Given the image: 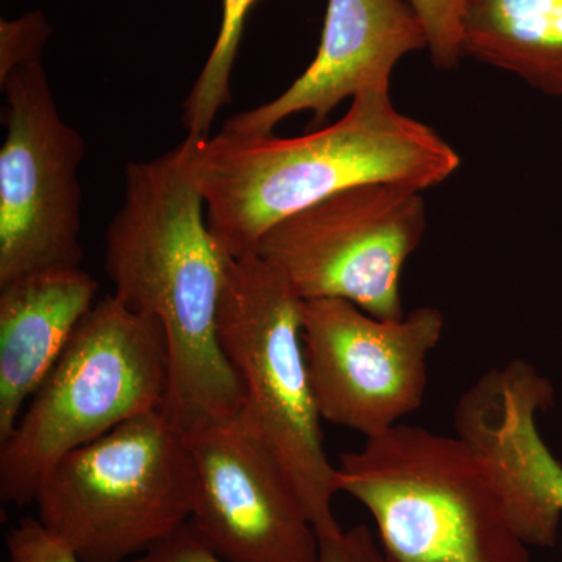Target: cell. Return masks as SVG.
I'll return each mask as SVG.
<instances>
[{
  "instance_id": "cell-13",
  "label": "cell",
  "mask_w": 562,
  "mask_h": 562,
  "mask_svg": "<svg viewBox=\"0 0 562 562\" xmlns=\"http://www.w3.org/2000/svg\"><path fill=\"white\" fill-rule=\"evenodd\" d=\"M99 281L81 268L25 273L0 286V443L98 302Z\"/></svg>"
},
{
  "instance_id": "cell-2",
  "label": "cell",
  "mask_w": 562,
  "mask_h": 562,
  "mask_svg": "<svg viewBox=\"0 0 562 562\" xmlns=\"http://www.w3.org/2000/svg\"><path fill=\"white\" fill-rule=\"evenodd\" d=\"M187 138L206 224L231 258L257 254L273 225L333 194L369 183L430 190L461 166L435 128L395 109L390 88L355 95L341 120L294 138Z\"/></svg>"
},
{
  "instance_id": "cell-17",
  "label": "cell",
  "mask_w": 562,
  "mask_h": 562,
  "mask_svg": "<svg viewBox=\"0 0 562 562\" xmlns=\"http://www.w3.org/2000/svg\"><path fill=\"white\" fill-rule=\"evenodd\" d=\"M50 32V24L40 10L0 21V81L13 70L41 63Z\"/></svg>"
},
{
  "instance_id": "cell-12",
  "label": "cell",
  "mask_w": 562,
  "mask_h": 562,
  "mask_svg": "<svg viewBox=\"0 0 562 562\" xmlns=\"http://www.w3.org/2000/svg\"><path fill=\"white\" fill-rule=\"evenodd\" d=\"M554 403L553 384L531 362L514 360L483 373L454 406V432L486 458L520 508L561 524L562 462L539 431Z\"/></svg>"
},
{
  "instance_id": "cell-3",
  "label": "cell",
  "mask_w": 562,
  "mask_h": 562,
  "mask_svg": "<svg viewBox=\"0 0 562 562\" xmlns=\"http://www.w3.org/2000/svg\"><path fill=\"white\" fill-rule=\"evenodd\" d=\"M336 469L391 562H530L505 482L458 435L398 424Z\"/></svg>"
},
{
  "instance_id": "cell-1",
  "label": "cell",
  "mask_w": 562,
  "mask_h": 562,
  "mask_svg": "<svg viewBox=\"0 0 562 562\" xmlns=\"http://www.w3.org/2000/svg\"><path fill=\"white\" fill-rule=\"evenodd\" d=\"M228 261L206 224L188 138L154 160L128 162L124 202L105 233V271L114 297L165 331L162 413L184 432L243 408L217 331Z\"/></svg>"
},
{
  "instance_id": "cell-18",
  "label": "cell",
  "mask_w": 562,
  "mask_h": 562,
  "mask_svg": "<svg viewBox=\"0 0 562 562\" xmlns=\"http://www.w3.org/2000/svg\"><path fill=\"white\" fill-rule=\"evenodd\" d=\"M7 549L13 562H81L38 519H24L14 527L7 536Z\"/></svg>"
},
{
  "instance_id": "cell-11",
  "label": "cell",
  "mask_w": 562,
  "mask_h": 562,
  "mask_svg": "<svg viewBox=\"0 0 562 562\" xmlns=\"http://www.w3.org/2000/svg\"><path fill=\"white\" fill-rule=\"evenodd\" d=\"M424 49L427 32L408 0H327L319 47L305 72L279 98L233 116L222 132L272 135L303 111L316 127L344 99L390 88L398 61Z\"/></svg>"
},
{
  "instance_id": "cell-6",
  "label": "cell",
  "mask_w": 562,
  "mask_h": 562,
  "mask_svg": "<svg viewBox=\"0 0 562 562\" xmlns=\"http://www.w3.org/2000/svg\"><path fill=\"white\" fill-rule=\"evenodd\" d=\"M303 299L261 257L231 258L217 331L243 390L241 416L290 473L317 536L335 517L338 469L325 452L322 419L302 342Z\"/></svg>"
},
{
  "instance_id": "cell-14",
  "label": "cell",
  "mask_w": 562,
  "mask_h": 562,
  "mask_svg": "<svg viewBox=\"0 0 562 562\" xmlns=\"http://www.w3.org/2000/svg\"><path fill=\"white\" fill-rule=\"evenodd\" d=\"M464 57L562 98V0H462Z\"/></svg>"
},
{
  "instance_id": "cell-20",
  "label": "cell",
  "mask_w": 562,
  "mask_h": 562,
  "mask_svg": "<svg viewBox=\"0 0 562 562\" xmlns=\"http://www.w3.org/2000/svg\"><path fill=\"white\" fill-rule=\"evenodd\" d=\"M127 562H228L203 541L191 522L155 543L151 549Z\"/></svg>"
},
{
  "instance_id": "cell-8",
  "label": "cell",
  "mask_w": 562,
  "mask_h": 562,
  "mask_svg": "<svg viewBox=\"0 0 562 562\" xmlns=\"http://www.w3.org/2000/svg\"><path fill=\"white\" fill-rule=\"evenodd\" d=\"M7 135L0 149V286L52 268H81L83 136L63 120L43 63L0 81Z\"/></svg>"
},
{
  "instance_id": "cell-19",
  "label": "cell",
  "mask_w": 562,
  "mask_h": 562,
  "mask_svg": "<svg viewBox=\"0 0 562 562\" xmlns=\"http://www.w3.org/2000/svg\"><path fill=\"white\" fill-rule=\"evenodd\" d=\"M317 562H391L366 525L319 535Z\"/></svg>"
},
{
  "instance_id": "cell-4",
  "label": "cell",
  "mask_w": 562,
  "mask_h": 562,
  "mask_svg": "<svg viewBox=\"0 0 562 562\" xmlns=\"http://www.w3.org/2000/svg\"><path fill=\"white\" fill-rule=\"evenodd\" d=\"M168 387L161 325L113 294L99 299L0 447L2 502H35L40 483L63 457L162 409Z\"/></svg>"
},
{
  "instance_id": "cell-15",
  "label": "cell",
  "mask_w": 562,
  "mask_h": 562,
  "mask_svg": "<svg viewBox=\"0 0 562 562\" xmlns=\"http://www.w3.org/2000/svg\"><path fill=\"white\" fill-rule=\"evenodd\" d=\"M258 0H222L216 43L183 103L181 125L192 138L210 136L217 113L232 102V72L247 14Z\"/></svg>"
},
{
  "instance_id": "cell-10",
  "label": "cell",
  "mask_w": 562,
  "mask_h": 562,
  "mask_svg": "<svg viewBox=\"0 0 562 562\" xmlns=\"http://www.w3.org/2000/svg\"><path fill=\"white\" fill-rule=\"evenodd\" d=\"M195 469L190 522L228 562H317L319 536L277 454L241 413L184 432Z\"/></svg>"
},
{
  "instance_id": "cell-7",
  "label": "cell",
  "mask_w": 562,
  "mask_h": 562,
  "mask_svg": "<svg viewBox=\"0 0 562 562\" xmlns=\"http://www.w3.org/2000/svg\"><path fill=\"white\" fill-rule=\"evenodd\" d=\"M425 231L422 191L361 184L273 225L257 255L279 269L303 301L342 299L379 319H402L403 266Z\"/></svg>"
},
{
  "instance_id": "cell-9",
  "label": "cell",
  "mask_w": 562,
  "mask_h": 562,
  "mask_svg": "<svg viewBox=\"0 0 562 562\" xmlns=\"http://www.w3.org/2000/svg\"><path fill=\"white\" fill-rule=\"evenodd\" d=\"M446 321L432 306L379 319L342 299L303 301L302 342L322 422L375 438L424 405Z\"/></svg>"
},
{
  "instance_id": "cell-5",
  "label": "cell",
  "mask_w": 562,
  "mask_h": 562,
  "mask_svg": "<svg viewBox=\"0 0 562 562\" xmlns=\"http://www.w3.org/2000/svg\"><path fill=\"white\" fill-rule=\"evenodd\" d=\"M194 498L187 435L157 409L63 457L35 502L81 562H127L190 522Z\"/></svg>"
},
{
  "instance_id": "cell-16",
  "label": "cell",
  "mask_w": 562,
  "mask_h": 562,
  "mask_svg": "<svg viewBox=\"0 0 562 562\" xmlns=\"http://www.w3.org/2000/svg\"><path fill=\"white\" fill-rule=\"evenodd\" d=\"M428 38L432 65L450 70L464 58L462 50V0H408Z\"/></svg>"
}]
</instances>
